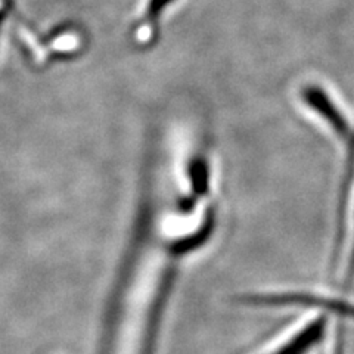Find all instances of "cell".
Returning a JSON list of instances; mask_svg holds the SVG:
<instances>
[{"label": "cell", "instance_id": "cell-1", "mask_svg": "<svg viewBox=\"0 0 354 354\" xmlns=\"http://www.w3.org/2000/svg\"><path fill=\"white\" fill-rule=\"evenodd\" d=\"M328 325V317L325 313H320L310 322H306L297 332L288 335L285 341L276 344L264 354H310L320 341L324 339Z\"/></svg>", "mask_w": 354, "mask_h": 354}]
</instances>
